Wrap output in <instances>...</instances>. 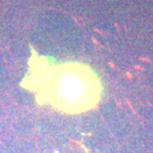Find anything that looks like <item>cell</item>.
I'll return each mask as SVG.
<instances>
[{
    "label": "cell",
    "mask_w": 153,
    "mask_h": 153,
    "mask_svg": "<svg viewBox=\"0 0 153 153\" xmlns=\"http://www.w3.org/2000/svg\"><path fill=\"white\" fill-rule=\"evenodd\" d=\"M27 88L36 94L38 103L65 114H82L94 109L100 101L102 84L88 65L67 62L32 67Z\"/></svg>",
    "instance_id": "obj_1"
}]
</instances>
